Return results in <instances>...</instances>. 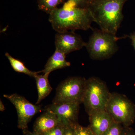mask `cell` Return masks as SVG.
Wrapping results in <instances>:
<instances>
[{"mask_svg": "<svg viewBox=\"0 0 135 135\" xmlns=\"http://www.w3.org/2000/svg\"><path fill=\"white\" fill-rule=\"evenodd\" d=\"M49 21L57 32L87 31L92 29L93 21L89 9L77 7L75 2L68 1L62 8H57L50 14Z\"/></svg>", "mask_w": 135, "mask_h": 135, "instance_id": "1", "label": "cell"}, {"mask_svg": "<svg viewBox=\"0 0 135 135\" xmlns=\"http://www.w3.org/2000/svg\"><path fill=\"white\" fill-rule=\"evenodd\" d=\"M126 0H94L89 8L93 21L102 31L116 35L123 19Z\"/></svg>", "mask_w": 135, "mask_h": 135, "instance_id": "2", "label": "cell"}, {"mask_svg": "<svg viewBox=\"0 0 135 135\" xmlns=\"http://www.w3.org/2000/svg\"><path fill=\"white\" fill-rule=\"evenodd\" d=\"M111 93L106 84L97 77L86 80L82 103L88 115L105 110Z\"/></svg>", "mask_w": 135, "mask_h": 135, "instance_id": "3", "label": "cell"}, {"mask_svg": "<svg viewBox=\"0 0 135 135\" xmlns=\"http://www.w3.org/2000/svg\"><path fill=\"white\" fill-rule=\"evenodd\" d=\"M92 30V35L85 46L90 58L98 60L110 58L118 50L119 37L101 29Z\"/></svg>", "mask_w": 135, "mask_h": 135, "instance_id": "4", "label": "cell"}, {"mask_svg": "<svg viewBox=\"0 0 135 135\" xmlns=\"http://www.w3.org/2000/svg\"><path fill=\"white\" fill-rule=\"evenodd\" d=\"M115 122L129 126L135 119L134 105L124 95L111 93L105 109Z\"/></svg>", "mask_w": 135, "mask_h": 135, "instance_id": "5", "label": "cell"}, {"mask_svg": "<svg viewBox=\"0 0 135 135\" xmlns=\"http://www.w3.org/2000/svg\"><path fill=\"white\" fill-rule=\"evenodd\" d=\"M86 80L80 77H70L62 81L56 90L52 103H82Z\"/></svg>", "mask_w": 135, "mask_h": 135, "instance_id": "6", "label": "cell"}, {"mask_svg": "<svg viewBox=\"0 0 135 135\" xmlns=\"http://www.w3.org/2000/svg\"><path fill=\"white\" fill-rule=\"evenodd\" d=\"M3 97L15 106L17 113L18 127L25 134L28 131V123L35 114L40 112L41 106L31 103L24 97L17 94L4 95Z\"/></svg>", "mask_w": 135, "mask_h": 135, "instance_id": "7", "label": "cell"}, {"mask_svg": "<svg viewBox=\"0 0 135 135\" xmlns=\"http://www.w3.org/2000/svg\"><path fill=\"white\" fill-rule=\"evenodd\" d=\"M80 105L71 103H52L45 107L44 110L56 114L60 124L66 127L73 126L77 123Z\"/></svg>", "mask_w": 135, "mask_h": 135, "instance_id": "8", "label": "cell"}, {"mask_svg": "<svg viewBox=\"0 0 135 135\" xmlns=\"http://www.w3.org/2000/svg\"><path fill=\"white\" fill-rule=\"evenodd\" d=\"M86 44L81 36L75 33L74 31L59 32L55 35L56 49L66 55L73 51L80 50L85 47Z\"/></svg>", "mask_w": 135, "mask_h": 135, "instance_id": "9", "label": "cell"}, {"mask_svg": "<svg viewBox=\"0 0 135 135\" xmlns=\"http://www.w3.org/2000/svg\"><path fill=\"white\" fill-rule=\"evenodd\" d=\"M89 116V127L95 135H104L114 122L106 110L96 112Z\"/></svg>", "mask_w": 135, "mask_h": 135, "instance_id": "10", "label": "cell"}, {"mask_svg": "<svg viewBox=\"0 0 135 135\" xmlns=\"http://www.w3.org/2000/svg\"><path fill=\"white\" fill-rule=\"evenodd\" d=\"M60 124L57 116L50 111H46L37 118L33 126V132L43 135Z\"/></svg>", "mask_w": 135, "mask_h": 135, "instance_id": "11", "label": "cell"}, {"mask_svg": "<svg viewBox=\"0 0 135 135\" xmlns=\"http://www.w3.org/2000/svg\"><path fill=\"white\" fill-rule=\"evenodd\" d=\"M66 56L62 52L56 49L53 55L47 61L41 72L50 74L55 70L70 66L71 64L66 60Z\"/></svg>", "mask_w": 135, "mask_h": 135, "instance_id": "12", "label": "cell"}, {"mask_svg": "<svg viewBox=\"0 0 135 135\" xmlns=\"http://www.w3.org/2000/svg\"><path fill=\"white\" fill-rule=\"evenodd\" d=\"M50 74H44V75L37 74L34 77L36 80L38 93V98L36 104L48 96L52 91V88L49 83L48 77Z\"/></svg>", "mask_w": 135, "mask_h": 135, "instance_id": "13", "label": "cell"}, {"mask_svg": "<svg viewBox=\"0 0 135 135\" xmlns=\"http://www.w3.org/2000/svg\"><path fill=\"white\" fill-rule=\"evenodd\" d=\"M5 56L8 59L13 70L17 72L22 73L34 78L39 73L41 72V71H32L27 68L22 61L14 58L7 52L5 53Z\"/></svg>", "mask_w": 135, "mask_h": 135, "instance_id": "14", "label": "cell"}, {"mask_svg": "<svg viewBox=\"0 0 135 135\" xmlns=\"http://www.w3.org/2000/svg\"><path fill=\"white\" fill-rule=\"evenodd\" d=\"M63 0H38L39 9L50 14L57 6L62 2Z\"/></svg>", "mask_w": 135, "mask_h": 135, "instance_id": "15", "label": "cell"}, {"mask_svg": "<svg viewBox=\"0 0 135 135\" xmlns=\"http://www.w3.org/2000/svg\"><path fill=\"white\" fill-rule=\"evenodd\" d=\"M73 127L75 135H95L89 127H83L77 123Z\"/></svg>", "mask_w": 135, "mask_h": 135, "instance_id": "16", "label": "cell"}, {"mask_svg": "<svg viewBox=\"0 0 135 135\" xmlns=\"http://www.w3.org/2000/svg\"><path fill=\"white\" fill-rule=\"evenodd\" d=\"M121 125L114 122L104 135H122L123 129Z\"/></svg>", "mask_w": 135, "mask_h": 135, "instance_id": "17", "label": "cell"}, {"mask_svg": "<svg viewBox=\"0 0 135 135\" xmlns=\"http://www.w3.org/2000/svg\"><path fill=\"white\" fill-rule=\"evenodd\" d=\"M66 126L59 124L55 128L43 135H64Z\"/></svg>", "mask_w": 135, "mask_h": 135, "instance_id": "18", "label": "cell"}, {"mask_svg": "<svg viewBox=\"0 0 135 135\" xmlns=\"http://www.w3.org/2000/svg\"><path fill=\"white\" fill-rule=\"evenodd\" d=\"M127 38H128L131 40L132 46H133L135 51V32L130 33V34L124 35L123 37H120V38L119 37V39H124Z\"/></svg>", "mask_w": 135, "mask_h": 135, "instance_id": "19", "label": "cell"}, {"mask_svg": "<svg viewBox=\"0 0 135 135\" xmlns=\"http://www.w3.org/2000/svg\"><path fill=\"white\" fill-rule=\"evenodd\" d=\"M64 135H75L73 126L66 127Z\"/></svg>", "mask_w": 135, "mask_h": 135, "instance_id": "20", "label": "cell"}, {"mask_svg": "<svg viewBox=\"0 0 135 135\" xmlns=\"http://www.w3.org/2000/svg\"><path fill=\"white\" fill-rule=\"evenodd\" d=\"M122 135H135V133L131 129H128L126 130L123 129Z\"/></svg>", "mask_w": 135, "mask_h": 135, "instance_id": "21", "label": "cell"}, {"mask_svg": "<svg viewBox=\"0 0 135 135\" xmlns=\"http://www.w3.org/2000/svg\"><path fill=\"white\" fill-rule=\"evenodd\" d=\"M68 1H71L75 2L77 5V7H78V5L86 2L88 0H68Z\"/></svg>", "mask_w": 135, "mask_h": 135, "instance_id": "22", "label": "cell"}, {"mask_svg": "<svg viewBox=\"0 0 135 135\" xmlns=\"http://www.w3.org/2000/svg\"><path fill=\"white\" fill-rule=\"evenodd\" d=\"M25 134L26 135H41L34 132L31 133V132H29L28 131L25 133Z\"/></svg>", "mask_w": 135, "mask_h": 135, "instance_id": "23", "label": "cell"}]
</instances>
